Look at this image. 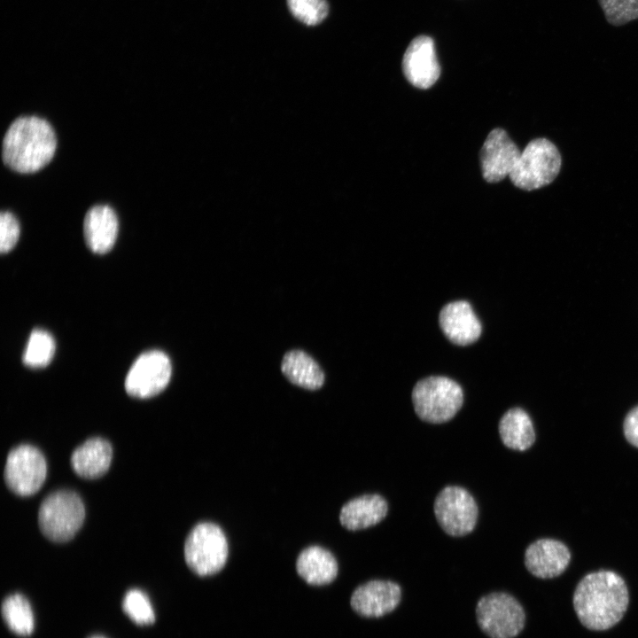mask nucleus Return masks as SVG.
<instances>
[{
	"label": "nucleus",
	"mask_w": 638,
	"mask_h": 638,
	"mask_svg": "<svg viewBox=\"0 0 638 638\" xmlns=\"http://www.w3.org/2000/svg\"><path fill=\"white\" fill-rule=\"evenodd\" d=\"M1 611L6 626L16 634L26 636L33 632V611L23 595L15 593L8 595L3 601Z\"/></svg>",
	"instance_id": "4be33fe9"
},
{
	"label": "nucleus",
	"mask_w": 638,
	"mask_h": 638,
	"mask_svg": "<svg viewBox=\"0 0 638 638\" xmlns=\"http://www.w3.org/2000/svg\"><path fill=\"white\" fill-rule=\"evenodd\" d=\"M439 323L446 337L455 345H470L481 334L480 322L471 306L464 300L444 306L440 312Z\"/></svg>",
	"instance_id": "2eb2a0df"
},
{
	"label": "nucleus",
	"mask_w": 638,
	"mask_h": 638,
	"mask_svg": "<svg viewBox=\"0 0 638 638\" xmlns=\"http://www.w3.org/2000/svg\"><path fill=\"white\" fill-rule=\"evenodd\" d=\"M282 372L293 385L316 390L324 383V374L318 363L301 350L287 352L282 361Z\"/></svg>",
	"instance_id": "aec40b11"
},
{
	"label": "nucleus",
	"mask_w": 638,
	"mask_h": 638,
	"mask_svg": "<svg viewBox=\"0 0 638 638\" xmlns=\"http://www.w3.org/2000/svg\"><path fill=\"white\" fill-rule=\"evenodd\" d=\"M287 4L292 15L308 26L321 23L328 14L325 0H287Z\"/></svg>",
	"instance_id": "393cba45"
},
{
	"label": "nucleus",
	"mask_w": 638,
	"mask_h": 638,
	"mask_svg": "<svg viewBox=\"0 0 638 638\" xmlns=\"http://www.w3.org/2000/svg\"><path fill=\"white\" fill-rule=\"evenodd\" d=\"M118 219L109 206L97 205L86 214L83 233L87 246L95 253H108L118 235Z\"/></svg>",
	"instance_id": "dca6fc26"
},
{
	"label": "nucleus",
	"mask_w": 638,
	"mask_h": 638,
	"mask_svg": "<svg viewBox=\"0 0 638 638\" xmlns=\"http://www.w3.org/2000/svg\"><path fill=\"white\" fill-rule=\"evenodd\" d=\"M57 138L51 124L37 116L12 121L2 144V159L13 171L29 174L45 167L53 158Z\"/></svg>",
	"instance_id": "f03ea898"
},
{
	"label": "nucleus",
	"mask_w": 638,
	"mask_h": 638,
	"mask_svg": "<svg viewBox=\"0 0 638 638\" xmlns=\"http://www.w3.org/2000/svg\"><path fill=\"white\" fill-rule=\"evenodd\" d=\"M401 589L390 580H373L357 587L350 598L353 610L361 616L378 618L400 603Z\"/></svg>",
	"instance_id": "ddd939ff"
},
{
	"label": "nucleus",
	"mask_w": 638,
	"mask_h": 638,
	"mask_svg": "<svg viewBox=\"0 0 638 638\" xmlns=\"http://www.w3.org/2000/svg\"><path fill=\"white\" fill-rule=\"evenodd\" d=\"M570 561L571 553L567 546L554 539L537 540L525 552L526 569L540 579H552L561 575Z\"/></svg>",
	"instance_id": "4468645a"
},
{
	"label": "nucleus",
	"mask_w": 638,
	"mask_h": 638,
	"mask_svg": "<svg viewBox=\"0 0 638 638\" xmlns=\"http://www.w3.org/2000/svg\"><path fill=\"white\" fill-rule=\"evenodd\" d=\"M561 155L556 146L546 138L529 142L510 175L512 183L525 191L542 188L559 174Z\"/></svg>",
	"instance_id": "39448f33"
},
{
	"label": "nucleus",
	"mask_w": 638,
	"mask_h": 638,
	"mask_svg": "<svg viewBox=\"0 0 638 638\" xmlns=\"http://www.w3.org/2000/svg\"><path fill=\"white\" fill-rule=\"evenodd\" d=\"M477 621L490 638H514L523 630L525 613L520 603L504 592L481 597L476 606Z\"/></svg>",
	"instance_id": "0eeeda50"
},
{
	"label": "nucleus",
	"mask_w": 638,
	"mask_h": 638,
	"mask_svg": "<svg viewBox=\"0 0 638 638\" xmlns=\"http://www.w3.org/2000/svg\"><path fill=\"white\" fill-rule=\"evenodd\" d=\"M433 510L442 530L455 537L470 533L475 528L478 514L473 496L457 486H447L437 494Z\"/></svg>",
	"instance_id": "1a4fd4ad"
},
{
	"label": "nucleus",
	"mask_w": 638,
	"mask_h": 638,
	"mask_svg": "<svg viewBox=\"0 0 638 638\" xmlns=\"http://www.w3.org/2000/svg\"><path fill=\"white\" fill-rule=\"evenodd\" d=\"M521 154L508 133L500 128L487 136L480 151V165L484 179L498 183L510 176Z\"/></svg>",
	"instance_id": "9b49d317"
},
{
	"label": "nucleus",
	"mask_w": 638,
	"mask_h": 638,
	"mask_svg": "<svg viewBox=\"0 0 638 638\" xmlns=\"http://www.w3.org/2000/svg\"><path fill=\"white\" fill-rule=\"evenodd\" d=\"M388 512V504L379 494H364L348 501L339 514L341 525L347 530L365 529L381 522Z\"/></svg>",
	"instance_id": "a211bd4d"
},
{
	"label": "nucleus",
	"mask_w": 638,
	"mask_h": 638,
	"mask_svg": "<svg viewBox=\"0 0 638 638\" xmlns=\"http://www.w3.org/2000/svg\"><path fill=\"white\" fill-rule=\"evenodd\" d=\"M172 366L159 350L141 354L130 367L124 383L126 392L136 398H150L162 392L171 377Z\"/></svg>",
	"instance_id": "9d476101"
},
{
	"label": "nucleus",
	"mask_w": 638,
	"mask_h": 638,
	"mask_svg": "<svg viewBox=\"0 0 638 638\" xmlns=\"http://www.w3.org/2000/svg\"><path fill=\"white\" fill-rule=\"evenodd\" d=\"M417 416L427 423H445L458 412L463 401L461 386L446 377H429L418 381L412 391Z\"/></svg>",
	"instance_id": "7ed1b4c3"
},
{
	"label": "nucleus",
	"mask_w": 638,
	"mask_h": 638,
	"mask_svg": "<svg viewBox=\"0 0 638 638\" xmlns=\"http://www.w3.org/2000/svg\"><path fill=\"white\" fill-rule=\"evenodd\" d=\"M335 556L320 546L304 549L296 561L298 574L309 585L321 586L331 583L338 575Z\"/></svg>",
	"instance_id": "6ab92c4d"
},
{
	"label": "nucleus",
	"mask_w": 638,
	"mask_h": 638,
	"mask_svg": "<svg viewBox=\"0 0 638 638\" xmlns=\"http://www.w3.org/2000/svg\"><path fill=\"white\" fill-rule=\"evenodd\" d=\"M47 464L43 453L35 447L21 444L8 454L4 478L8 488L20 496L39 491L46 478Z\"/></svg>",
	"instance_id": "6e6552de"
},
{
	"label": "nucleus",
	"mask_w": 638,
	"mask_h": 638,
	"mask_svg": "<svg viewBox=\"0 0 638 638\" xmlns=\"http://www.w3.org/2000/svg\"><path fill=\"white\" fill-rule=\"evenodd\" d=\"M19 232V224L16 217L10 212H2L0 215V251L2 253L10 252L15 246Z\"/></svg>",
	"instance_id": "bb28decb"
},
{
	"label": "nucleus",
	"mask_w": 638,
	"mask_h": 638,
	"mask_svg": "<svg viewBox=\"0 0 638 638\" xmlns=\"http://www.w3.org/2000/svg\"><path fill=\"white\" fill-rule=\"evenodd\" d=\"M113 457L110 442L103 438L87 440L73 452L70 463L82 478L92 479L103 476L109 469Z\"/></svg>",
	"instance_id": "f3484780"
},
{
	"label": "nucleus",
	"mask_w": 638,
	"mask_h": 638,
	"mask_svg": "<svg viewBox=\"0 0 638 638\" xmlns=\"http://www.w3.org/2000/svg\"><path fill=\"white\" fill-rule=\"evenodd\" d=\"M606 20L622 26L638 19V0H598Z\"/></svg>",
	"instance_id": "a878e982"
},
{
	"label": "nucleus",
	"mask_w": 638,
	"mask_h": 638,
	"mask_svg": "<svg viewBox=\"0 0 638 638\" xmlns=\"http://www.w3.org/2000/svg\"><path fill=\"white\" fill-rule=\"evenodd\" d=\"M623 430L627 441L638 447V406L633 408L626 414L623 424Z\"/></svg>",
	"instance_id": "cd10ccee"
},
{
	"label": "nucleus",
	"mask_w": 638,
	"mask_h": 638,
	"mask_svg": "<svg viewBox=\"0 0 638 638\" xmlns=\"http://www.w3.org/2000/svg\"><path fill=\"white\" fill-rule=\"evenodd\" d=\"M572 604L582 626L593 631H604L624 617L629 604L628 588L615 572H593L577 584Z\"/></svg>",
	"instance_id": "f257e3e1"
},
{
	"label": "nucleus",
	"mask_w": 638,
	"mask_h": 638,
	"mask_svg": "<svg viewBox=\"0 0 638 638\" xmlns=\"http://www.w3.org/2000/svg\"><path fill=\"white\" fill-rule=\"evenodd\" d=\"M499 435L509 448L525 451L535 441V432L529 415L521 408H512L502 416Z\"/></svg>",
	"instance_id": "412c9836"
},
{
	"label": "nucleus",
	"mask_w": 638,
	"mask_h": 638,
	"mask_svg": "<svg viewBox=\"0 0 638 638\" xmlns=\"http://www.w3.org/2000/svg\"><path fill=\"white\" fill-rule=\"evenodd\" d=\"M125 613L139 625L151 624L155 619L153 608L148 596L140 589H129L122 601Z\"/></svg>",
	"instance_id": "b1692460"
},
{
	"label": "nucleus",
	"mask_w": 638,
	"mask_h": 638,
	"mask_svg": "<svg viewBox=\"0 0 638 638\" xmlns=\"http://www.w3.org/2000/svg\"><path fill=\"white\" fill-rule=\"evenodd\" d=\"M84 517L85 509L81 497L74 491L59 490L51 493L42 502L38 524L47 539L65 542L77 533Z\"/></svg>",
	"instance_id": "20e7f679"
},
{
	"label": "nucleus",
	"mask_w": 638,
	"mask_h": 638,
	"mask_svg": "<svg viewBox=\"0 0 638 638\" xmlns=\"http://www.w3.org/2000/svg\"><path fill=\"white\" fill-rule=\"evenodd\" d=\"M229 546L222 529L211 522H200L189 533L184 542V558L197 575L215 574L226 564Z\"/></svg>",
	"instance_id": "423d86ee"
},
{
	"label": "nucleus",
	"mask_w": 638,
	"mask_h": 638,
	"mask_svg": "<svg viewBox=\"0 0 638 638\" xmlns=\"http://www.w3.org/2000/svg\"><path fill=\"white\" fill-rule=\"evenodd\" d=\"M56 344L52 336L46 331L35 329L27 340L22 361L30 368H43L52 360Z\"/></svg>",
	"instance_id": "5701e85b"
},
{
	"label": "nucleus",
	"mask_w": 638,
	"mask_h": 638,
	"mask_svg": "<svg viewBox=\"0 0 638 638\" xmlns=\"http://www.w3.org/2000/svg\"><path fill=\"white\" fill-rule=\"evenodd\" d=\"M89 638H105V637H104V636H102V635H92V636H90V637H89Z\"/></svg>",
	"instance_id": "c85d7f7f"
},
{
	"label": "nucleus",
	"mask_w": 638,
	"mask_h": 638,
	"mask_svg": "<svg viewBox=\"0 0 638 638\" xmlns=\"http://www.w3.org/2000/svg\"><path fill=\"white\" fill-rule=\"evenodd\" d=\"M402 71L406 79L418 89H429L437 82L440 66L432 37L421 35L409 43L403 55Z\"/></svg>",
	"instance_id": "f8f14e48"
}]
</instances>
